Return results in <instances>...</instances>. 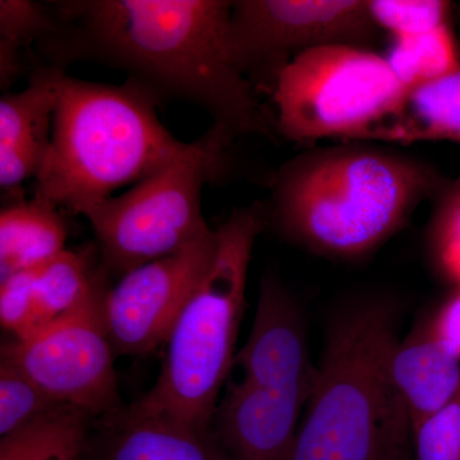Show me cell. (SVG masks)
Here are the masks:
<instances>
[{"instance_id":"cell-1","label":"cell","mask_w":460,"mask_h":460,"mask_svg":"<svg viewBox=\"0 0 460 460\" xmlns=\"http://www.w3.org/2000/svg\"><path fill=\"white\" fill-rule=\"evenodd\" d=\"M56 29L38 45L40 65L93 62L119 69L159 102L210 114L226 145L274 137L257 91L230 56L228 0H68L51 3Z\"/></svg>"},{"instance_id":"cell-2","label":"cell","mask_w":460,"mask_h":460,"mask_svg":"<svg viewBox=\"0 0 460 460\" xmlns=\"http://www.w3.org/2000/svg\"><path fill=\"white\" fill-rule=\"evenodd\" d=\"M450 181L435 169L367 145L316 148L281 166L269 220L284 237L337 259L365 256L404 226L423 199Z\"/></svg>"},{"instance_id":"cell-3","label":"cell","mask_w":460,"mask_h":460,"mask_svg":"<svg viewBox=\"0 0 460 460\" xmlns=\"http://www.w3.org/2000/svg\"><path fill=\"white\" fill-rule=\"evenodd\" d=\"M399 341L398 314L384 299L334 317L287 460H407L411 420L392 375Z\"/></svg>"},{"instance_id":"cell-4","label":"cell","mask_w":460,"mask_h":460,"mask_svg":"<svg viewBox=\"0 0 460 460\" xmlns=\"http://www.w3.org/2000/svg\"><path fill=\"white\" fill-rule=\"evenodd\" d=\"M159 102L131 81L117 86L63 75L33 198L84 215L180 156L190 144L160 122Z\"/></svg>"},{"instance_id":"cell-5","label":"cell","mask_w":460,"mask_h":460,"mask_svg":"<svg viewBox=\"0 0 460 460\" xmlns=\"http://www.w3.org/2000/svg\"><path fill=\"white\" fill-rule=\"evenodd\" d=\"M269 222L260 202L235 208L217 229V251L166 339L164 361L141 407L211 429L232 368L257 238Z\"/></svg>"},{"instance_id":"cell-6","label":"cell","mask_w":460,"mask_h":460,"mask_svg":"<svg viewBox=\"0 0 460 460\" xmlns=\"http://www.w3.org/2000/svg\"><path fill=\"white\" fill-rule=\"evenodd\" d=\"M317 377L304 323L284 311L257 314L211 420L228 458L287 460Z\"/></svg>"},{"instance_id":"cell-7","label":"cell","mask_w":460,"mask_h":460,"mask_svg":"<svg viewBox=\"0 0 460 460\" xmlns=\"http://www.w3.org/2000/svg\"><path fill=\"white\" fill-rule=\"evenodd\" d=\"M226 146L208 129L169 164L84 214L108 274L123 277L213 232L202 213V190L222 172Z\"/></svg>"},{"instance_id":"cell-8","label":"cell","mask_w":460,"mask_h":460,"mask_svg":"<svg viewBox=\"0 0 460 460\" xmlns=\"http://www.w3.org/2000/svg\"><path fill=\"white\" fill-rule=\"evenodd\" d=\"M404 87L385 56L357 45L305 51L283 69L271 91L274 129L289 141H356Z\"/></svg>"},{"instance_id":"cell-9","label":"cell","mask_w":460,"mask_h":460,"mask_svg":"<svg viewBox=\"0 0 460 460\" xmlns=\"http://www.w3.org/2000/svg\"><path fill=\"white\" fill-rule=\"evenodd\" d=\"M368 0H237L232 2L228 45L239 71L271 93L299 54L328 45H357L376 36Z\"/></svg>"},{"instance_id":"cell-10","label":"cell","mask_w":460,"mask_h":460,"mask_svg":"<svg viewBox=\"0 0 460 460\" xmlns=\"http://www.w3.org/2000/svg\"><path fill=\"white\" fill-rule=\"evenodd\" d=\"M108 271L80 307L26 339L2 345V356L60 404L95 420L123 407L115 349L105 325Z\"/></svg>"},{"instance_id":"cell-11","label":"cell","mask_w":460,"mask_h":460,"mask_svg":"<svg viewBox=\"0 0 460 460\" xmlns=\"http://www.w3.org/2000/svg\"><path fill=\"white\" fill-rule=\"evenodd\" d=\"M217 243L213 229L180 252L127 272L109 288L102 311L115 353L145 357L165 344L210 268Z\"/></svg>"},{"instance_id":"cell-12","label":"cell","mask_w":460,"mask_h":460,"mask_svg":"<svg viewBox=\"0 0 460 460\" xmlns=\"http://www.w3.org/2000/svg\"><path fill=\"white\" fill-rule=\"evenodd\" d=\"M91 248L63 251L30 270L0 281V323L26 339L63 319L89 298L104 275Z\"/></svg>"},{"instance_id":"cell-13","label":"cell","mask_w":460,"mask_h":460,"mask_svg":"<svg viewBox=\"0 0 460 460\" xmlns=\"http://www.w3.org/2000/svg\"><path fill=\"white\" fill-rule=\"evenodd\" d=\"M83 460H230L211 429L148 411L137 402L93 420Z\"/></svg>"},{"instance_id":"cell-14","label":"cell","mask_w":460,"mask_h":460,"mask_svg":"<svg viewBox=\"0 0 460 460\" xmlns=\"http://www.w3.org/2000/svg\"><path fill=\"white\" fill-rule=\"evenodd\" d=\"M356 141L460 144V68L431 83L402 90Z\"/></svg>"},{"instance_id":"cell-15","label":"cell","mask_w":460,"mask_h":460,"mask_svg":"<svg viewBox=\"0 0 460 460\" xmlns=\"http://www.w3.org/2000/svg\"><path fill=\"white\" fill-rule=\"evenodd\" d=\"M392 375L410 416L411 431L460 393V359L436 339L429 320L399 341Z\"/></svg>"},{"instance_id":"cell-16","label":"cell","mask_w":460,"mask_h":460,"mask_svg":"<svg viewBox=\"0 0 460 460\" xmlns=\"http://www.w3.org/2000/svg\"><path fill=\"white\" fill-rule=\"evenodd\" d=\"M65 69L36 65L29 84L0 99V153L44 164Z\"/></svg>"},{"instance_id":"cell-17","label":"cell","mask_w":460,"mask_h":460,"mask_svg":"<svg viewBox=\"0 0 460 460\" xmlns=\"http://www.w3.org/2000/svg\"><path fill=\"white\" fill-rule=\"evenodd\" d=\"M65 219L56 206L33 198L0 213V281L30 270L66 251Z\"/></svg>"},{"instance_id":"cell-18","label":"cell","mask_w":460,"mask_h":460,"mask_svg":"<svg viewBox=\"0 0 460 460\" xmlns=\"http://www.w3.org/2000/svg\"><path fill=\"white\" fill-rule=\"evenodd\" d=\"M93 419L60 404L20 431L0 438V460H83Z\"/></svg>"},{"instance_id":"cell-19","label":"cell","mask_w":460,"mask_h":460,"mask_svg":"<svg viewBox=\"0 0 460 460\" xmlns=\"http://www.w3.org/2000/svg\"><path fill=\"white\" fill-rule=\"evenodd\" d=\"M385 58L404 89L431 83L460 68L459 49L449 25L394 39Z\"/></svg>"},{"instance_id":"cell-20","label":"cell","mask_w":460,"mask_h":460,"mask_svg":"<svg viewBox=\"0 0 460 460\" xmlns=\"http://www.w3.org/2000/svg\"><path fill=\"white\" fill-rule=\"evenodd\" d=\"M56 29V18L49 5L30 0L0 2V66L22 68L26 51L36 47Z\"/></svg>"},{"instance_id":"cell-21","label":"cell","mask_w":460,"mask_h":460,"mask_svg":"<svg viewBox=\"0 0 460 460\" xmlns=\"http://www.w3.org/2000/svg\"><path fill=\"white\" fill-rule=\"evenodd\" d=\"M54 401L20 368L0 361V438L20 431L49 413Z\"/></svg>"},{"instance_id":"cell-22","label":"cell","mask_w":460,"mask_h":460,"mask_svg":"<svg viewBox=\"0 0 460 460\" xmlns=\"http://www.w3.org/2000/svg\"><path fill=\"white\" fill-rule=\"evenodd\" d=\"M378 30L393 38H411L449 25L452 4L444 0H368Z\"/></svg>"},{"instance_id":"cell-23","label":"cell","mask_w":460,"mask_h":460,"mask_svg":"<svg viewBox=\"0 0 460 460\" xmlns=\"http://www.w3.org/2000/svg\"><path fill=\"white\" fill-rule=\"evenodd\" d=\"M414 460H460V393L411 431Z\"/></svg>"},{"instance_id":"cell-24","label":"cell","mask_w":460,"mask_h":460,"mask_svg":"<svg viewBox=\"0 0 460 460\" xmlns=\"http://www.w3.org/2000/svg\"><path fill=\"white\" fill-rule=\"evenodd\" d=\"M434 251L441 270L460 287V195L443 196L435 219Z\"/></svg>"},{"instance_id":"cell-25","label":"cell","mask_w":460,"mask_h":460,"mask_svg":"<svg viewBox=\"0 0 460 460\" xmlns=\"http://www.w3.org/2000/svg\"><path fill=\"white\" fill-rule=\"evenodd\" d=\"M429 325L445 349L460 359V287L429 319Z\"/></svg>"},{"instance_id":"cell-26","label":"cell","mask_w":460,"mask_h":460,"mask_svg":"<svg viewBox=\"0 0 460 460\" xmlns=\"http://www.w3.org/2000/svg\"><path fill=\"white\" fill-rule=\"evenodd\" d=\"M447 193H453V195H460V175L456 178V181H450L449 189Z\"/></svg>"}]
</instances>
